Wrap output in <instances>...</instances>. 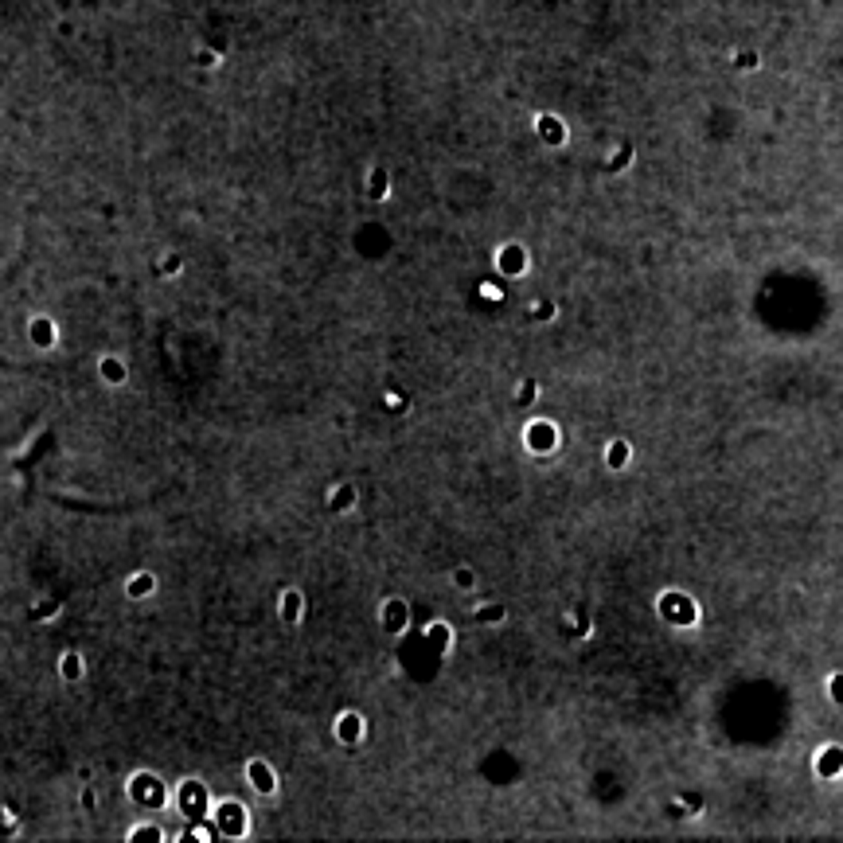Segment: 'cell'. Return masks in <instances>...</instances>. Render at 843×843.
I'll use <instances>...</instances> for the list:
<instances>
[{
    "instance_id": "cell-1",
    "label": "cell",
    "mask_w": 843,
    "mask_h": 843,
    "mask_svg": "<svg viewBox=\"0 0 843 843\" xmlns=\"http://www.w3.org/2000/svg\"><path fill=\"white\" fill-rule=\"evenodd\" d=\"M204 820L211 824L215 840H246L250 828H254L250 824V808L242 804V800H234V796H211Z\"/></svg>"
},
{
    "instance_id": "cell-2",
    "label": "cell",
    "mask_w": 843,
    "mask_h": 843,
    "mask_svg": "<svg viewBox=\"0 0 843 843\" xmlns=\"http://www.w3.org/2000/svg\"><path fill=\"white\" fill-rule=\"evenodd\" d=\"M519 446L523 453L535 461H551L558 449H562V430L554 418H527L523 430H519Z\"/></svg>"
},
{
    "instance_id": "cell-3",
    "label": "cell",
    "mask_w": 843,
    "mask_h": 843,
    "mask_svg": "<svg viewBox=\"0 0 843 843\" xmlns=\"http://www.w3.org/2000/svg\"><path fill=\"white\" fill-rule=\"evenodd\" d=\"M656 613H660L664 625H672V628H695L699 621H703L699 602L683 590H664L660 598H656Z\"/></svg>"
},
{
    "instance_id": "cell-4",
    "label": "cell",
    "mask_w": 843,
    "mask_h": 843,
    "mask_svg": "<svg viewBox=\"0 0 843 843\" xmlns=\"http://www.w3.org/2000/svg\"><path fill=\"white\" fill-rule=\"evenodd\" d=\"M492 265L504 281H523L531 274V254L523 242H500L492 254Z\"/></svg>"
},
{
    "instance_id": "cell-5",
    "label": "cell",
    "mask_w": 843,
    "mask_h": 843,
    "mask_svg": "<svg viewBox=\"0 0 843 843\" xmlns=\"http://www.w3.org/2000/svg\"><path fill=\"white\" fill-rule=\"evenodd\" d=\"M332 734H336L340 746H363L367 742V719H363V711H355V707H344V711H336V719H332Z\"/></svg>"
},
{
    "instance_id": "cell-6",
    "label": "cell",
    "mask_w": 843,
    "mask_h": 843,
    "mask_svg": "<svg viewBox=\"0 0 843 843\" xmlns=\"http://www.w3.org/2000/svg\"><path fill=\"white\" fill-rule=\"evenodd\" d=\"M379 625H383L386 637H402L410 628V605L402 598H383L379 602Z\"/></svg>"
},
{
    "instance_id": "cell-7",
    "label": "cell",
    "mask_w": 843,
    "mask_h": 843,
    "mask_svg": "<svg viewBox=\"0 0 843 843\" xmlns=\"http://www.w3.org/2000/svg\"><path fill=\"white\" fill-rule=\"evenodd\" d=\"M129 793H133V800H141V804H149V808L168 804V789H164V781L153 777V773H137L129 781Z\"/></svg>"
},
{
    "instance_id": "cell-8",
    "label": "cell",
    "mask_w": 843,
    "mask_h": 843,
    "mask_svg": "<svg viewBox=\"0 0 843 843\" xmlns=\"http://www.w3.org/2000/svg\"><path fill=\"white\" fill-rule=\"evenodd\" d=\"M242 773H246V785H250L258 796H277V789H281L274 765H270L265 758H250L246 765H242Z\"/></svg>"
},
{
    "instance_id": "cell-9",
    "label": "cell",
    "mask_w": 843,
    "mask_h": 843,
    "mask_svg": "<svg viewBox=\"0 0 843 843\" xmlns=\"http://www.w3.org/2000/svg\"><path fill=\"white\" fill-rule=\"evenodd\" d=\"M172 800H176V808H180L188 820H204L211 793H207V785H199V781H184L180 785V796H172Z\"/></svg>"
},
{
    "instance_id": "cell-10",
    "label": "cell",
    "mask_w": 843,
    "mask_h": 843,
    "mask_svg": "<svg viewBox=\"0 0 843 843\" xmlns=\"http://www.w3.org/2000/svg\"><path fill=\"white\" fill-rule=\"evenodd\" d=\"M812 773L820 781H840L843 777V746L831 742V746H820L816 758H812Z\"/></svg>"
},
{
    "instance_id": "cell-11",
    "label": "cell",
    "mask_w": 843,
    "mask_h": 843,
    "mask_svg": "<svg viewBox=\"0 0 843 843\" xmlns=\"http://www.w3.org/2000/svg\"><path fill=\"white\" fill-rule=\"evenodd\" d=\"M325 507L332 512V516H351L355 507H360V488L351 481H340V484H332L325 492Z\"/></svg>"
},
{
    "instance_id": "cell-12",
    "label": "cell",
    "mask_w": 843,
    "mask_h": 843,
    "mask_svg": "<svg viewBox=\"0 0 843 843\" xmlns=\"http://www.w3.org/2000/svg\"><path fill=\"white\" fill-rule=\"evenodd\" d=\"M277 617H281V625H289V628H297L305 621V593L297 586H285L277 593Z\"/></svg>"
},
{
    "instance_id": "cell-13",
    "label": "cell",
    "mask_w": 843,
    "mask_h": 843,
    "mask_svg": "<svg viewBox=\"0 0 843 843\" xmlns=\"http://www.w3.org/2000/svg\"><path fill=\"white\" fill-rule=\"evenodd\" d=\"M422 637H426V640H430V644L437 648V656H449V652L457 648V633H453V625H449L446 617H434V621H426Z\"/></svg>"
},
{
    "instance_id": "cell-14",
    "label": "cell",
    "mask_w": 843,
    "mask_h": 843,
    "mask_svg": "<svg viewBox=\"0 0 843 843\" xmlns=\"http://www.w3.org/2000/svg\"><path fill=\"white\" fill-rule=\"evenodd\" d=\"M602 457H605V469L609 472H625L628 465H633V446H628L625 437H609L602 449Z\"/></svg>"
},
{
    "instance_id": "cell-15",
    "label": "cell",
    "mask_w": 843,
    "mask_h": 843,
    "mask_svg": "<svg viewBox=\"0 0 843 843\" xmlns=\"http://www.w3.org/2000/svg\"><path fill=\"white\" fill-rule=\"evenodd\" d=\"M363 192H367V199H371V204H386V199H391V172L375 164V168L367 172V184H363Z\"/></svg>"
},
{
    "instance_id": "cell-16",
    "label": "cell",
    "mask_w": 843,
    "mask_h": 843,
    "mask_svg": "<svg viewBox=\"0 0 843 843\" xmlns=\"http://www.w3.org/2000/svg\"><path fill=\"white\" fill-rule=\"evenodd\" d=\"M535 133H539L547 145H554V149L567 145V125L554 118V113H539V118H535Z\"/></svg>"
},
{
    "instance_id": "cell-17",
    "label": "cell",
    "mask_w": 843,
    "mask_h": 843,
    "mask_svg": "<svg viewBox=\"0 0 843 843\" xmlns=\"http://www.w3.org/2000/svg\"><path fill=\"white\" fill-rule=\"evenodd\" d=\"M469 617L477 621V625H504V621H507V609L500 602H477L469 609Z\"/></svg>"
},
{
    "instance_id": "cell-18",
    "label": "cell",
    "mask_w": 843,
    "mask_h": 843,
    "mask_svg": "<svg viewBox=\"0 0 843 843\" xmlns=\"http://www.w3.org/2000/svg\"><path fill=\"white\" fill-rule=\"evenodd\" d=\"M153 590H157V574H149V570H137V574H129V582H125V593H129V598H149Z\"/></svg>"
},
{
    "instance_id": "cell-19",
    "label": "cell",
    "mask_w": 843,
    "mask_h": 843,
    "mask_svg": "<svg viewBox=\"0 0 843 843\" xmlns=\"http://www.w3.org/2000/svg\"><path fill=\"white\" fill-rule=\"evenodd\" d=\"M554 316H558V305H554L551 297H539L535 305H527V320L531 325H551Z\"/></svg>"
},
{
    "instance_id": "cell-20",
    "label": "cell",
    "mask_w": 843,
    "mask_h": 843,
    "mask_svg": "<svg viewBox=\"0 0 843 843\" xmlns=\"http://www.w3.org/2000/svg\"><path fill=\"white\" fill-rule=\"evenodd\" d=\"M535 398H539V379H535V375L519 379V386H516V395H512V402H516V406H535Z\"/></svg>"
},
{
    "instance_id": "cell-21",
    "label": "cell",
    "mask_w": 843,
    "mask_h": 843,
    "mask_svg": "<svg viewBox=\"0 0 843 843\" xmlns=\"http://www.w3.org/2000/svg\"><path fill=\"white\" fill-rule=\"evenodd\" d=\"M83 668H86V664H83V656H78V652H67V656L59 660V675L67 679V683L83 679Z\"/></svg>"
},
{
    "instance_id": "cell-22",
    "label": "cell",
    "mask_w": 843,
    "mask_h": 843,
    "mask_svg": "<svg viewBox=\"0 0 843 843\" xmlns=\"http://www.w3.org/2000/svg\"><path fill=\"white\" fill-rule=\"evenodd\" d=\"M32 340H36L39 348H51V344H55V325H51L47 316H36V320H32Z\"/></svg>"
},
{
    "instance_id": "cell-23",
    "label": "cell",
    "mask_w": 843,
    "mask_h": 843,
    "mask_svg": "<svg viewBox=\"0 0 843 843\" xmlns=\"http://www.w3.org/2000/svg\"><path fill=\"white\" fill-rule=\"evenodd\" d=\"M449 586H453V590H461V593H472V590H477V570H472V567H457L453 574H449Z\"/></svg>"
},
{
    "instance_id": "cell-24",
    "label": "cell",
    "mask_w": 843,
    "mask_h": 843,
    "mask_svg": "<svg viewBox=\"0 0 843 843\" xmlns=\"http://www.w3.org/2000/svg\"><path fill=\"white\" fill-rule=\"evenodd\" d=\"M628 164H633V145H621L613 157H605V172H613V176L617 172H625Z\"/></svg>"
},
{
    "instance_id": "cell-25",
    "label": "cell",
    "mask_w": 843,
    "mask_h": 843,
    "mask_svg": "<svg viewBox=\"0 0 843 843\" xmlns=\"http://www.w3.org/2000/svg\"><path fill=\"white\" fill-rule=\"evenodd\" d=\"M102 379H109V383H125V363L113 360V355H106V360H102Z\"/></svg>"
},
{
    "instance_id": "cell-26",
    "label": "cell",
    "mask_w": 843,
    "mask_h": 843,
    "mask_svg": "<svg viewBox=\"0 0 843 843\" xmlns=\"http://www.w3.org/2000/svg\"><path fill=\"white\" fill-rule=\"evenodd\" d=\"M180 270H184L180 254H164V258H160V274L164 277H180Z\"/></svg>"
},
{
    "instance_id": "cell-27",
    "label": "cell",
    "mask_w": 843,
    "mask_h": 843,
    "mask_svg": "<svg viewBox=\"0 0 843 843\" xmlns=\"http://www.w3.org/2000/svg\"><path fill=\"white\" fill-rule=\"evenodd\" d=\"M484 297V301H504V293H500V285L496 281H481V289H477Z\"/></svg>"
},
{
    "instance_id": "cell-28",
    "label": "cell",
    "mask_w": 843,
    "mask_h": 843,
    "mask_svg": "<svg viewBox=\"0 0 843 843\" xmlns=\"http://www.w3.org/2000/svg\"><path fill=\"white\" fill-rule=\"evenodd\" d=\"M675 812H687V816H703V804H695V800H687V796H679V800H675Z\"/></svg>"
},
{
    "instance_id": "cell-29",
    "label": "cell",
    "mask_w": 843,
    "mask_h": 843,
    "mask_svg": "<svg viewBox=\"0 0 843 843\" xmlns=\"http://www.w3.org/2000/svg\"><path fill=\"white\" fill-rule=\"evenodd\" d=\"M835 683H840V672H828V679H824V699H828V703H840V695H835Z\"/></svg>"
},
{
    "instance_id": "cell-30",
    "label": "cell",
    "mask_w": 843,
    "mask_h": 843,
    "mask_svg": "<svg viewBox=\"0 0 843 843\" xmlns=\"http://www.w3.org/2000/svg\"><path fill=\"white\" fill-rule=\"evenodd\" d=\"M164 840V831H153V824H137V831H129V840Z\"/></svg>"
}]
</instances>
